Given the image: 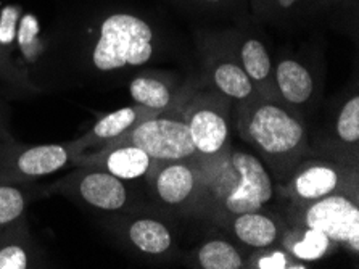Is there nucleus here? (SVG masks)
<instances>
[{
	"label": "nucleus",
	"instance_id": "f257e3e1",
	"mask_svg": "<svg viewBox=\"0 0 359 269\" xmlns=\"http://www.w3.org/2000/svg\"><path fill=\"white\" fill-rule=\"evenodd\" d=\"M154 27L140 16L124 12L107 15L100 20L92 44V65L102 73L140 67L154 55Z\"/></svg>",
	"mask_w": 359,
	"mask_h": 269
},
{
	"label": "nucleus",
	"instance_id": "f03ea898",
	"mask_svg": "<svg viewBox=\"0 0 359 269\" xmlns=\"http://www.w3.org/2000/svg\"><path fill=\"white\" fill-rule=\"evenodd\" d=\"M241 128L245 139L269 160H287L304 144L302 123L274 103H259L245 110Z\"/></svg>",
	"mask_w": 359,
	"mask_h": 269
},
{
	"label": "nucleus",
	"instance_id": "7ed1b4c3",
	"mask_svg": "<svg viewBox=\"0 0 359 269\" xmlns=\"http://www.w3.org/2000/svg\"><path fill=\"white\" fill-rule=\"evenodd\" d=\"M113 145H135L156 162H182L197 152L189 124L171 118H155L133 126L113 139Z\"/></svg>",
	"mask_w": 359,
	"mask_h": 269
},
{
	"label": "nucleus",
	"instance_id": "20e7f679",
	"mask_svg": "<svg viewBox=\"0 0 359 269\" xmlns=\"http://www.w3.org/2000/svg\"><path fill=\"white\" fill-rule=\"evenodd\" d=\"M231 166L238 179L233 188L224 195V206L233 215L261 211L266 203L273 199V181L263 163L247 152H233Z\"/></svg>",
	"mask_w": 359,
	"mask_h": 269
},
{
	"label": "nucleus",
	"instance_id": "39448f33",
	"mask_svg": "<svg viewBox=\"0 0 359 269\" xmlns=\"http://www.w3.org/2000/svg\"><path fill=\"white\" fill-rule=\"evenodd\" d=\"M304 224L329 240L359 250V208L345 195L329 194L314 200L304 213Z\"/></svg>",
	"mask_w": 359,
	"mask_h": 269
},
{
	"label": "nucleus",
	"instance_id": "423d86ee",
	"mask_svg": "<svg viewBox=\"0 0 359 269\" xmlns=\"http://www.w3.org/2000/svg\"><path fill=\"white\" fill-rule=\"evenodd\" d=\"M79 144H50L23 148L0 147V181L41 178L57 173L72 162Z\"/></svg>",
	"mask_w": 359,
	"mask_h": 269
},
{
	"label": "nucleus",
	"instance_id": "0eeeda50",
	"mask_svg": "<svg viewBox=\"0 0 359 269\" xmlns=\"http://www.w3.org/2000/svg\"><path fill=\"white\" fill-rule=\"evenodd\" d=\"M72 189L87 205L102 211H118L128 202L123 179L99 168H90L74 176Z\"/></svg>",
	"mask_w": 359,
	"mask_h": 269
},
{
	"label": "nucleus",
	"instance_id": "6e6552de",
	"mask_svg": "<svg viewBox=\"0 0 359 269\" xmlns=\"http://www.w3.org/2000/svg\"><path fill=\"white\" fill-rule=\"evenodd\" d=\"M150 157L135 145H113L108 152L86 158V164L111 173L119 179H137L149 171Z\"/></svg>",
	"mask_w": 359,
	"mask_h": 269
},
{
	"label": "nucleus",
	"instance_id": "1a4fd4ad",
	"mask_svg": "<svg viewBox=\"0 0 359 269\" xmlns=\"http://www.w3.org/2000/svg\"><path fill=\"white\" fill-rule=\"evenodd\" d=\"M187 124L197 152L216 155L224 148L229 129L222 114L211 108H201L190 117Z\"/></svg>",
	"mask_w": 359,
	"mask_h": 269
},
{
	"label": "nucleus",
	"instance_id": "9d476101",
	"mask_svg": "<svg viewBox=\"0 0 359 269\" xmlns=\"http://www.w3.org/2000/svg\"><path fill=\"white\" fill-rule=\"evenodd\" d=\"M340 184V173L329 164H309L292 181V190L298 199L314 202L334 194Z\"/></svg>",
	"mask_w": 359,
	"mask_h": 269
},
{
	"label": "nucleus",
	"instance_id": "9b49d317",
	"mask_svg": "<svg viewBox=\"0 0 359 269\" xmlns=\"http://www.w3.org/2000/svg\"><path fill=\"white\" fill-rule=\"evenodd\" d=\"M156 194L170 205L186 202L195 188V174L186 164L172 163L163 168L156 176Z\"/></svg>",
	"mask_w": 359,
	"mask_h": 269
},
{
	"label": "nucleus",
	"instance_id": "f8f14e48",
	"mask_svg": "<svg viewBox=\"0 0 359 269\" xmlns=\"http://www.w3.org/2000/svg\"><path fill=\"white\" fill-rule=\"evenodd\" d=\"M277 84L282 96L290 103L306 102L313 94V78L297 60H282L276 70Z\"/></svg>",
	"mask_w": 359,
	"mask_h": 269
},
{
	"label": "nucleus",
	"instance_id": "ddd939ff",
	"mask_svg": "<svg viewBox=\"0 0 359 269\" xmlns=\"http://www.w3.org/2000/svg\"><path fill=\"white\" fill-rule=\"evenodd\" d=\"M233 232L241 242L255 249L271 247L277 239L276 223L269 216L261 215L259 211L238 215L233 221Z\"/></svg>",
	"mask_w": 359,
	"mask_h": 269
},
{
	"label": "nucleus",
	"instance_id": "4468645a",
	"mask_svg": "<svg viewBox=\"0 0 359 269\" xmlns=\"http://www.w3.org/2000/svg\"><path fill=\"white\" fill-rule=\"evenodd\" d=\"M128 235L140 251L150 255H160L171 247V234L165 224L155 219H137L130 224Z\"/></svg>",
	"mask_w": 359,
	"mask_h": 269
},
{
	"label": "nucleus",
	"instance_id": "2eb2a0df",
	"mask_svg": "<svg viewBox=\"0 0 359 269\" xmlns=\"http://www.w3.org/2000/svg\"><path fill=\"white\" fill-rule=\"evenodd\" d=\"M137 119V112L133 107L119 108L116 112L108 113L95 123L90 131V137H87L83 142L90 139L94 140H113L121 134L126 133L128 129L133 128Z\"/></svg>",
	"mask_w": 359,
	"mask_h": 269
},
{
	"label": "nucleus",
	"instance_id": "dca6fc26",
	"mask_svg": "<svg viewBox=\"0 0 359 269\" xmlns=\"http://www.w3.org/2000/svg\"><path fill=\"white\" fill-rule=\"evenodd\" d=\"M198 263L203 269H238L242 256L236 247L224 240H210L198 251Z\"/></svg>",
	"mask_w": 359,
	"mask_h": 269
},
{
	"label": "nucleus",
	"instance_id": "f3484780",
	"mask_svg": "<svg viewBox=\"0 0 359 269\" xmlns=\"http://www.w3.org/2000/svg\"><path fill=\"white\" fill-rule=\"evenodd\" d=\"M215 82L226 96L232 98H247L253 92L252 79L242 67L236 63H221L215 70Z\"/></svg>",
	"mask_w": 359,
	"mask_h": 269
},
{
	"label": "nucleus",
	"instance_id": "a211bd4d",
	"mask_svg": "<svg viewBox=\"0 0 359 269\" xmlns=\"http://www.w3.org/2000/svg\"><path fill=\"white\" fill-rule=\"evenodd\" d=\"M130 97L140 105L161 110L170 105L171 94L163 82L151 78H135L129 84Z\"/></svg>",
	"mask_w": 359,
	"mask_h": 269
},
{
	"label": "nucleus",
	"instance_id": "6ab92c4d",
	"mask_svg": "<svg viewBox=\"0 0 359 269\" xmlns=\"http://www.w3.org/2000/svg\"><path fill=\"white\" fill-rule=\"evenodd\" d=\"M28 197L25 190L0 181V230L13 226L25 215Z\"/></svg>",
	"mask_w": 359,
	"mask_h": 269
},
{
	"label": "nucleus",
	"instance_id": "aec40b11",
	"mask_svg": "<svg viewBox=\"0 0 359 269\" xmlns=\"http://www.w3.org/2000/svg\"><path fill=\"white\" fill-rule=\"evenodd\" d=\"M243 71L250 79L263 81L271 73V57L264 44L258 39H247L241 47Z\"/></svg>",
	"mask_w": 359,
	"mask_h": 269
},
{
	"label": "nucleus",
	"instance_id": "412c9836",
	"mask_svg": "<svg viewBox=\"0 0 359 269\" xmlns=\"http://www.w3.org/2000/svg\"><path fill=\"white\" fill-rule=\"evenodd\" d=\"M29 265V251L18 242V237L8 239L0 232V269H26Z\"/></svg>",
	"mask_w": 359,
	"mask_h": 269
},
{
	"label": "nucleus",
	"instance_id": "4be33fe9",
	"mask_svg": "<svg viewBox=\"0 0 359 269\" xmlns=\"http://www.w3.org/2000/svg\"><path fill=\"white\" fill-rule=\"evenodd\" d=\"M337 134L346 144H356L359 139V97H351L341 108Z\"/></svg>",
	"mask_w": 359,
	"mask_h": 269
},
{
	"label": "nucleus",
	"instance_id": "5701e85b",
	"mask_svg": "<svg viewBox=\"0 0 359 269\" xmlns=\"http://www.w3.org/2000/svg\"><path fill=\"white\" fill-rule=\"evenodd\" d=\"M327 245L329 237H325L323 232H319L316 229H309L304 239L293 245V254L303 258V260H318L325 254Z\"/></svg>",
	"mask_w": 359,
	"mask_h": 269
},
{
	"label": "nucleus",
	"instance_id": "b1692460",
	"mask_svg": "<svg viewBox=\"0 0 359 269\" xmlns=\"http://www.w3.org/2000/svg\"><path fill=\"white\" fill-rule=\"evenodd\" d=\"M268 10H277V12H295L303 4L316 2V0H263ZM318 2H329V0H318Z\"/></svg>",
	"mask_w": 359,
	"mask_h": 269
},
{
	"label": "nucleus",
	"instance_id": "393cba45",
	"mask_svg": "<svg viewBox=\"0 0 359 269\" xmlns=\"http://www.w3.org/2000/svg\"><path fill=\"white\" fill-rule=\"evenodd\" d=\"M258 268H287V261L279 254H276L274 256L263 258L258 263Z\"/></svg>",
	"mask_w": 359,
	"mask_h": 269
},
{
	"label": "nucleus",
	"instance_id": "a878e982",
	"mask_svg": "<svg viewBox=\"0 0 359 269\" xmlns=\"http://www.w3.org/2000/svg\"><path fill=\"white\" fill-rule=\"evenodd\" d=\"M0 53H2V52H0ZM0 71L5 73V60H4V57H0Z\"/></svg>",
	"mask_w": 359,
	"mask_h": 269
},
{
	"label": "nucleus",
	"instance_id": "bb28decb",
	"mask_svg": "<svg viewBox=\"0 0 359 269\" xmlns=\"http://www.w3.org/2000/svg\"><path fill=\"white\" fill-rule=\"evenodd\" d=\"M2 124H4V114H2V110H0V129H2Z\"/></svg>",
	"mask_w": 359,
	"mask_h": 269
},
{
	"label": "nucleus",
	"instance_id": "cd10ccee",
	"mask_svg": "<svg viewBox=\"0 0 359 269\" xmlns=\"http://www.w3.org/2000/svg\"><path fill=\"white\" fill-rule=\"evenodd\" d=\"M203 2H208V4H217V2H221V0H203Z\"/></svg>",
	"mask_w": 359,
	"mask_h": 269
},
{
	"label": "nucleus",
	"instance_id": "c85d7f7f",
	"mask_svg": "<svg viewBox=\"0 0 359 269\" xmlns=\"http://www.w3.org/2000/svg\"><path fill=\"white\" fill-rule=\"evenodd\" d=\"M0 232H2V230H0Z\"/></svg>",
	"mask_w": 359,
	"mask_h": 269
}]
</instances>
